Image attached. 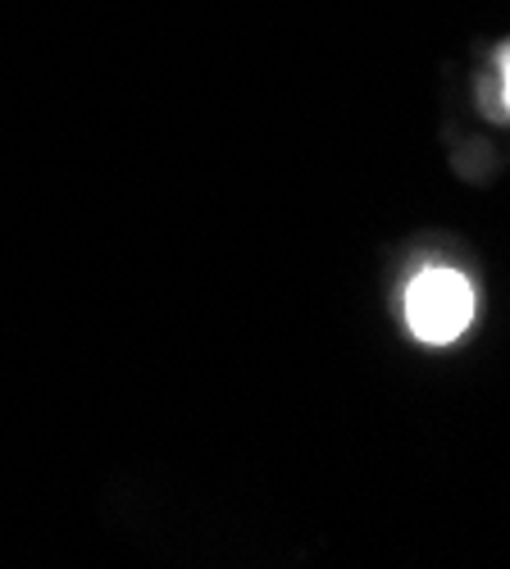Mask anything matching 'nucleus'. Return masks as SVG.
<instances>
[{"label":"nucleus","instance_id":"obj_1","mask_svg":"<svg viewBox=\"0 0 510 569\" xmlns=\"http://www.w3.org/2000/svg\"><path fill=\"white\" fill-rule=\"evenodd\" d=\"M406 323L410 333L420 338L424 347H451L466 328L474 323L479 297H474V282L451 269V264H424L406 282V297H401Z\"/></svg>","mask_w":510,"mask_h":569},{"label":"nucleus","instance_id":"obj_2","mask_svg":"<svg viewBox=\"0 0 510 569\" xmlns=\"http://www.w3.org/2000/svg\"><path fill=\"white\" fill-rule=\"evenodd\" d=\"M497 69H501V101H506V114H510V41L497 51Z\"/></svg>","mask_w":510,"mask_h":569}]
</instances>
